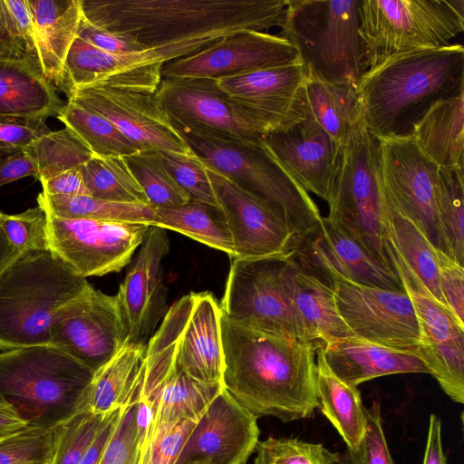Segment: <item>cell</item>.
<instances>
[{
    "label": "cell",
    "mask_w": 464,
    "mask_h": 464,
    "mask_svg": "<svg viewBox=\"0 0 464 464\" xmlns=\"http://www.w3.org/2000/svg\"><path fill=\"white\" fill-rule=\"evenodd\" d=\"M288 0H81L92 24L128 34L164 63L235 33L282 27Z\"/></svg>",
    "instance_id": "1"
},
{
    "label": "cell",
    "mask_w": 464,
    "mask_h": 464,
    "mask_svg": "<svg viewBox=\"0 0 464 464\" xmlns=\"http://www.w3.org/2000/svg\"><path fill=\"white\" fill-rule=\"evenodd\" d=\"M223 388L256 416L283 422L313 416L318 342L256 330L221 317Z\"/></svg>",
    "instance_id": "2"
},
{
    "label": "cell",
    "mask_w": 464,
    "mask_h": 464,
    "mask_svg": "<svg viewBox=\"0 0 464 464\" xmlns=\"http://www.w3.org/2000/svg\"><path fill=\"white\" fill-rule=\"evenodd\" d=\"M464 87V48L450 44L388 58L358 80L366 128L376 139L408 135L437 100Z\"/></svg>",
    "instance_id": "3"
},
{
    "label": "cell",
    "mask_w": 464,
    "mask_h": 464,
    "mask_svg": "<svg viewBox=\"0 0 464 464\" xmlns=\"http://www.w3.org/2000/svg\"><path fill=\"white\" fill-rule=\"evenodd\" d=\"M89 285L50 249L21 252L0 274V352L50 343L58 311Z\"/></svg>",
    "instance_id": "4"
},
{
    "label": "cell",
    "mask_w": 464,
    "mask_h": 464,
    "mask_svg": "<svg viewBox=\"0 0 464 464\" xmlns=\"http://www.w3.org/2000/svg\"><path fill=\"white\" fill-rule=\"evenodd\" d=\"M92 376L51 343L0 352V397L29 425L53 427L83 411Z\"/></svg>",
    "instance_id": "5"
},
{
    "label": "cell",
    "mask_w": 464,
    "mask_h": 464,
    "mask_svg": "<svg viewBox=\"0 0 464 464\" xmlns=\"http://www.w3.org/2000/svg\"><path fill=\"white\" fill-rule=\"evenodd\" d=\"M198 159L276 208L288 222L296 244L313 234L320 211L305 191L262 147L215 135L177 130Z\"/></svg>",
    "instance_id": "6"
},
{
    "label": "cell",
    "mask_w": 464,
    "mask_h": 464,
    "mask_svg": "<svg viewBox=\"0 0 464 464\" xmlns=\"http://www.w3.org/2000/svg\"><path fill=\"white\" fill-rule=\"evenodd\" d=\"M360 0H288L279 34L305 69L323 79L356 85L367 71L359 34Z\"/></svg>",
    "instance_id": "7"
},
{
    "label": "cell",
    "mask_w": 464,
    "mask_h": 464,
    "mask_svg": "<svg viewBox=\"0 0 464 464\" xmlns=\"http://www.w3.org/2000/svg\"><path fill=\"white\" fill-rule=\"evenodd\" d=\"M358 13L366 70L448 45L464 31V0H360Z\"/></svg>",
    "instance_id": "8"
},
{
    "label": "cell",
    "mask_w": 464,
    "mask_h": 464,
    "mask_svg": "<svg viewBox=\"0 0 464 464\" xmlns=\"http://www.w3.org/2000/svg\"><path fill=\"white\" fill-rule=\"evenodd\" d=\"M328 206L326 218L330 221L379 262L394 270L386 250L382 223L378 140L366 127L343 147Z\"/></svg>",
    "instance_id": "9"
},
{
    "label": "cell",
    "mask_w": 464,
    "mask_h": 464,
    "mask_svg": "<svg viewBox=\"0 0 464 464\" xmlns=\"http://www.w3.org/2000/svg\"><path fill=\"white\" fill-rule=\"evenodd\" d=\"M155 97L178 129L254 143L275 128L229 97L211 78H162Z\"/></svg>",
    "instance_id": "10"
},
{
    "label": "cell",
    "mask_w": 464,
    "mask_h": 464,
    "mask_svg": "<svg viewBox=\"0 0 464 464\" xmlns=\"http://www.w3.org/2000/svg\"><path fill=\"white\" fill-rule=\"evenodd\" d=\"M291 253L276 258L233 259L220 304L222 315L241 326L306 341L283 275Z\"/></svg>",
    "instance_id": "11"
},
{
    "label": "cell",
    "mask_w": 464,
    "mask_h": 464,
    "mask_svg": "<svg viewBox=\"0 0 464 464\" xmlns=\"http://www.w3.org/2000/svg\"><path fill=\"white\" fill-rule=\"evenodd\" d=\"M317 266L330 278L338 313L354 336L388 348L416 352L420 327L405 290L357 284L327 265Z\"/></svg>",
    "instance_id": "12"
},
{
    "label": "cell",
    "mask_w": 464,
    "mask_h": 464,
    "mask_svg": "<svg viewBox=\"0 0 464 464\" xmlns=\"http://www.w3.org/2000/svg\"><path fill=\"white\" fill-rule=\"evenodd\" d=\"M377 140L380 179L385 196L436 249L444 252L436 206L440 168L420 150L411 134Z\"/></svg>",
    "instance_id": "13"
},
{
    "label": "cell",
    "mask_w": 464,
    "mask_h": 464,
    "mask_svg": "<svg viewBox=\"0 0 464 464\" xmlns=\"http://www.w3.org/2000/svg\"><path fill=\"white\" fill-rule=\"evenodd\" d=\"M46 214L49 249L84 278L121 271L130 262L150 227L143 223Z\"/></svg>",
    "instance_id": "14"
},
{
    "label": "cell",
    "mask_w": 464,
    "mask_h": 464,
    "mask_svg": "<svg viewBox=\"0 0 464 464\" xmlns=\"http://www.w3.org/2000/svg\"><path fill=\"white\" fill-rule=\"evenodd\" d=\"M128 330L115 295L91 285L57 313L50 343L93 373L125 344Z\"/></svg>",
    "instance_id": "15"
},
{
    "label": "cell",
    "mask_w": 464,
    "mask_h": 464,
    "mask_svg": "<svg viewBox=\"0 0 464 464\" xmlns=\"http://www.w3.org/2000/svg\"><path fill=\"white\" fill-rule=\"evenodd\" d=\"M203 165L229 228L233 259L276 258L294 251L296 246L295 235L276 208L205 163Z\"/></svg>",
    "instance_id": "16"
},
{
    "label": "cell",
    "mask_w": 464,
    "mask_h": 464,
    "mask_svg": "<svg viewBox=\"0 0 464 464\" xmlns=\"http://www.w3.org/2000/svg\"><path fill=\"white\" fill-rule=\"evenodd\" d=\"M393 268L414 306L420 343L416 354L441 390L455 402H464V326L437 301L398 259Z\"/></svg>",
    "instance_id": "17"
},
{
    "label": "cell",
    "mask_w": 464,
    "mask_h": 464,
    "mask_svg": "<svg viewBox=\"0 0 464 464\" xmlns=\"http://www.w3.org/2000/svg\"><path fill=\"white\" fill-rule=\"evenodd\" d=\"M68 101L109 120L141 150L195 154L154 93L93 87L76 92Z\"/></svg>",
    "instance_id": "18"
},
{
    "label": "cell",
    "mask_w": 464,
    "mask_h": 464,
    "mask_svg": "<svg viewBox=\"0 0 464 464\" xmlns=\"http://www.w3.org/2000/svg\"><path fill=\"white\" fill-rule=\"evenodd\" d=\"M300 61L295 47L280 34L246 30L201 51L163 64L162 78L218 79Z\"/></svg>",
    "instance_id": "19"
},
{
    "label": "cell",
    "mask_w": 464,
    "mask_h": 464,
    "mask_svg": "<svg viewBox=\"0 0 464 464\" xmlns=\"http://www.w3.org/2000/svg\"><path fill=\"white\" fill-rule=\"evenodd\" d=\"M259 435L257 418L223 388L196 420L174 464H246Z\"/></svg>",
    "instance_id": "20"
},
{
    "label": "cell",
    "mask_w": 464,
    "mask_h": 464,
    "mask_svg": "<svg viewBox=\"0 0 464 464\" xmlns=\"http://www.w3.org/2000/svg\"><path fill=\"white\" fill-rule=\"evenodd\" d=\"M261 145L305 191L329 203L343 146L307 112L294 126L268 133Z\"/></svg>",
    "instance_id": "21"
},
{
    "label": "cell",
    "mask_w": 464,
    "mask_h": 464,
    "mask_svg": "<svg viewBox=\"0 0 464 464\" xmlns=\"http://www.w3.org/2000/svg\"><path fill=\"white\" fill-rule=\"evenodd\" d=\"M163 64L150 49L113 54L76 37L64 61L60 91L67 99L93 87L154 93L162 79Z\"/></svg>",
    "instance_id": "22"
},
{
    "label": "cell",
    "mask_w": 464,
    "mask_h": 464,
    "mask_svg": "<svg viewBox=\"0 0 464 464\" xmlns=\"http://www.w3.org/2000/svg\"><path fill=\"white\" fill-rule=\"evenodd\" d=\"M170 307L176 324L177 365L199 382L222 384V310L216 297L207 291L190 292Z\"/></svg>",
    "instance_id": "23"
},
{
    "label": "cell",
    "mask_w": 464,
    "mask_h": 464,
    "mask_svg": "<svg viewBox=\"0 0 464 464\" xmlns=\"http://www.w3.org/2000/svg\"><path fill=\"white\" fill-rule=\"evenodd\" d=\"M166 230L150 226L139 253L121 282L116 296L126 323L129 343L147 344L162 315L166 289L161 263L169 253Z\"/></svg>",
    "instance_id": "24"
},
{
    "label": "cell",
    "mask_w": 464,
    "mask_h": 464,
    "mask_svg": "<svg viewBox=\"0 0 464 464\" xmlns=\"http://www.w3.org/2000/svg\"><path fill=\"white\" fill-rule=\"evenodd\" d=\"M305 76L304 65L297 61L220 77L217 82L229 97L277 130L304 119Z\"/></svg>",
    "instance_id": "25"
},
{
    "label": "cell",
    "mask_w": 464,
    "mask_h": 464,
    "mask_svg": "<svg viewBox=\"0 0 464 464\" xmlns=\"http://www.w3.org/2000/svg\"><path fill=\"white\" fill-rule=\"evenodd\" d=\"M302 241L308 243L307 249L315 265H327L357 284L404 290L394 270L379 262L326 217H322L315 231Z\"/></svg>",
    "instance_id": "26"
},
{
    "label": "cell",
    "mask_w": 464,
    "mask_h": 464,
    "mask_svg": "<svg viewBox=\"0 0 464 464\" xmlns=\"http://www.w3.org/2000/svg\"><path fill=\"white\" fill-rule=\"evenodd\" d=\"M294 254L285 258L283 275L306 341L326 344L354 336L338 313L332 286L304 271Z\"/></svg>",
    "instance_id": "27"
},
{
    "label": "cell",
    "mask_w": 464,
    "mask_h": 464,
    "mask_svg": "<svg viewBox=\"0 0 464 464\" xmlns=\"http://www.w3.org/2000/svg\"><path fill=\"white\" fill-rule=\"evenodd\" d=\"M322 347L329 367L353 386L391 374L430 373L415 353L388 348L356 336L322 344Z\"/></svg>",
    "instance_id": "28"
},
{
    "label": "cell",
    "mask_w": 464,
    "mask_h": 464,
    "mask_svg": "<svg viewBox=\"0 0 464 464\" xmlns=\"http://www.w3.org/2000/svg\"><path fill=\"white\" fill-rule=\"evenodd\" d=\"M410 134L439 168H464V87L435 101Z\"/></svg>",
    "instance_id": "29"
},
{
    "label": "cell",
    "mask_w": 464,
    "mask_h": 464,
    "mask_svg": "<svg viewBox=\"0 0 464 464\" xmlns=\"http://www.w3.org/2000/svg\"><path fill=\"white\" fill-rule=\"evenodd\" d=\"M305 71L304 111L335 141L344 146L366 127L356 85L332 82L310 69Z\"/></svg>",
    "instance_id": "30"
},
{
    "label": "cell",
    "mask_w": 464,
    "mask_h": 464,
    "mask_svg": "<svg viewBox=\"0 0 464 464\" xmlns=\"http://www.w3.org/2000/svg\"><path fill=\"white\" fill-rule=\"evenodd\" d=\"M65 102L26 58L0 57V115L57 117Z\"/></svg>",
    "instance_id": "31"
},
{
    "label": "cell",
    "mask_w": 464,
    "mask_h": 464,
    "mask_svg": "<svg viewBox=\"0 0 464 464\" xmlns=\"http://www.w3.org/2000/svg\"><path fill=\"white\" fill-rule=\"evenodd\" d=\"M146 344L126 342L119 352L93 373L84 400L83 411L108 415L140 395Z\"/></svg>",
    "instance_id": "32"
},
{
    "label": "cell",
    "mask_w": 464,
    "mask_h": 464,
    "mask_svg": "<svg viewBox=\"0 0 464 464\" xmlns=\"http://www.w3.org/2000/svg\"><path fill=\"white\" fill-rule=\"evenodd\" d=\"M382 223L388 256H394L437 301L448 308L440 284L436 248L411 220L392 205L383 190Z\"/></svg>",
    "instance_id": "33"
},
{
    "label": "cell",
    "mask_w": 464,
    "mask_h": 464,
    "mask_svg": "<svg viewBox=\"0 0 464 464\" xmlns=\"http://www.w3.org/2000/svg\"><path fill=\"white\" fill-rule=\"evenodd\" d=\"M26 1L39 34L42 73L60 91L64 61L82 16L81 0Z\"/></svg>",
    "instance_id": "34"
},
{
    "label": "cell",
    "mask_w": 464,
    "mask_h": 464,
    "mask_svg": "<svg viewBox=\"0 0 464 464\" xmlns=\"http://www.w3.org/2000/svg\"><path fill=\"white\" fill-rule=\"evenodd\" d=\"M315 388L317 408L353 450L359 446L366 429V408L361 392L340 379L329 367L322 345L316 351Z\"/></svg>",
    "instance_id": "35"
},
{
    "label": "cell",
    "mask_w": 464,
    "mask_h": 464,
    "mask_svg": "<svg viewBox=\"0 0 464 464\" xmlns=\"http://www.w3.org/2000/svg\"><path fill=\"white\" fill-rule=\"evenodd\" d=\"M155 224L185 235L234 257L231 235L220 208L190 199L176 207L154 208Z\"/></svg>",
    "instance_id": "36"
},
{
    "label": "cell",
    "mask_w": 464,
    "mask_h": 464,
    "mask_svg": "<svg viewBox=\"0 0 464 464\" xmlns=\"http://www.w3.org/2000/svg\"><path fill=\"white\" fill-rule=\"evenodd\" d=\"M38 206L48 214L64 218L155 224L154 208L142 203L109 201L92 196H49L41 192Z\"/></svg>",
    "instance_id": "37"
},
{
    "label": "cell",
    "mask_w": 464,
    "mask_h": 464,
    "mask_svg": "<svg viewBox=\"0 0 464 464\" xmlns=\"http://www.w3.org/2000/svg\"><path fill=\"white\" fill-rule=\"evenodd\" d=\"M96 158L126 157L141 150L103 116L67 101L57 116Z\"/></svg>",
    "instance_id": "38"
},
{
    "label": "cell",
    "mask_w": 464,
    "mask_h": 464,
    "mask_svg": "<svg viewBox=\"0 0 464 464\" xmlns=\"http://www.w3.org/2000/svg\"><path fill=\"white\" fill-rule=\"evenodd\" d=\"M437 214L444 253L464 264V168L439 169Z\"/></svg>",
    "instance_id": "39"
},
{
    "label": "cell",
    "mask_w": 464,
    "mask_h": 464,
    "mask_svg": "<svg viewBox=\"0 0 464 464\" xmlns=\"http://www.w3.org/2000/svg\"><path fill=\"white\" fill-rule=\"evenodd\" d=\"M24 150L34 161L41 183L67 170L82 168L94 157L67 127L37 138Z\"/></svg>",
    "instance_id": "40"
},
{
    "label": "cell",
    "mask_w": 464,
    "mask_h": 464,
    "mask_svg": "<svg viewBox=\"0 0 464 464\" xmlns=\"http://www.w3.org/2000/svg\"><path fill=\"white\" fill-rule=\"evenodd\" d=\"M81 170L85 185L94 198L122 203L149 204L124 157H93L82 165Z\"/></svg>",
    "instance_id": "41"
},
{
    "label": "cell",
    "mask_w": 464,
    "mask_h": 464,
    "mask_svg": "<svg viewBox=\"0 0 464 464\" xmlns=\"http://www.w3.org/2000/svg\"><path fill=\"white\" fill-rule=\"evenodd\" d=\"M124 159L153 208L180 206L191 199L166 169L158 151L141 150Z\"/></svg>",
    "instance_id": "42"
},
{
    "label": "cell",
    "mask_w": 464,
    "mask_h": 464,
    "mask_svg": "<svg viewBox=\"0 0 464 464\" xmlns=\"http://www.w3.org/2000/svg\"><path fill=\"white\" fill-rule=\"evenodd\" d=\"M253 464H344L343 456L322 443L270 436L259 440Z\"/></svg>",
    "instance_id": "43"
},
{
    "label": "cell",
    "mask_w": 464,
    "mask_h": 464,
    "mask_svg": "<svg viewBox=\"0 0 464 464\" xmlns=\"http://www.w3.org/2000/svg\"><path fill=\"white\" fill-rule=\"evenodd\" d=\"M111 414L97 415L89 411H79L57 425L49 464H79L85 450Z\"/></svg>",
    "instance_id": "44"
},
{
    "label": "cell",
    "mask_w": 464,
    "mask_h": 464,
    "mask_svg": "<svg viewBox=\"0 0 464 464\" xmlns=\"http://www.w3.org/2000/svg\"><path fill=\"white\" fill-rule=\"evenodd\" d=\"M56 427L29 425L0 440V464H49Z\"/></svg>",
    "instance_id": "45"
},
{
    "label": "cell",
    "mask_w": 464,
    "mask_h": 464,
    "mask_svg": "<svg viewBox=\"0 0 464 464\" xmlns=\"http://www.w3.org/2000/svg\"><path fill=\"white\" fill-rule=\"evenodd\" d=\"M159 155L177 183L196 199L219 208L217 195L198 157L171 151H158Z\"/></svg>",
    "instance_id": "46"
},
{
    "label": "cell",
    "mask_w": 464,
    "mask_h": 464,
    "mask_svg": "<svg viewBox=\"0 0 464 464\" xmlns=\"http://www.w3.org/2000/svg\"><path fill=\"white\" fill-rule=\"evenodd\" d=\"M0 225L18 251L49 249L47 214L40 206L14 215L2 212Z\"/></svg>",
    "instance_id": "47"
},
{
    "label": "cell",
    "mask_w": 464,
    "mask_h": 464,
    "mask_svg": "<svg viewBox=\"0 0 464 464\" xmlns=\"http://www.w3.org/2000/svg\"><path fill=\"white\" fill-rule=\"evenodd\" d=\"M344 464H394L383 430L381 404L373 401L366 408V429L363 437L353 450L346 449Z\"/></svg>",
    "instance_id": "48"
},
{
    "label": "cell",
    "mask_w": 464,
    "mask_h": 464,
    "mask_svg": "<svg viewBox=\"0 0 464 464\" xmlns=\"http://www.w3.org/2000/svg\"><path fill=\"white\" fill-rule=\"evenodd\" d=\"M5 24L11 34L20 43L26 58L42 72V53L39 34L26 0H1Z\"/></svg>",
    "instance_id": "49"
},
{
    "label": "cell",
    "mask_w": 464,
    "mask_h": 464,
    "mask_svg": "<svg viewBox=\"0 0 464 464\" xmlns=\"http://www.w3.org/2000/svg\"><path fill=\"white\" fill-rule=\"evenodd\" d=\"M138 398L121 410L115 430L99 464H136Z\"/></svg>",
    "instance_id": "50"
},
{
    "label": "cell",
    "mask_w": 464,
    "mask_h": 464,
    "mask_svg": "<svg viewBox=\"0 0 464 464\" xmlns=\"http://www.w3.org/2000/svg\"><path fill=\"white\" fill-rule=\"evenodd\" d=\"M196 420L156 429L153 438L136 464H174Z\"/></svg>",
    "instance_id": "51"
},
{
    "label": "cell",
    "mask_w": 464,
    "mask_h": 464,
    "mask_svg": "<svg viewBox=\"0 0 464 464\" xmlns=\"http://www.w3.org/2000/svg\"><path fill=\"white\" fill-rule=\"evenodd\" d=\"M44 118L0 115V157L20 150L52 130Z\"/></svg>",
    "instance_id": "52"
},
{
    "label": "cell",
    "mask_w": 464,
    "mask_h": 464,
    "mask_svg": "<svg viewBox=\"0 0 464 464\" xmlns=\"http://www.w3.org/2000/svg\"><path fill=\"white\" fill-rule=\"evenodd\" d=\"M440 288L450 313L464 326V269L444 252L436 249Z\"/></svg>",
    "instance_id": "53"
},
{
    "label": "cell",
    "mask_w": 464,
    "mask_h": 464,
    "mask_svg": "<svg viewBox=\"0 0 464 464\" xmlns=\"http://www.w3.org/2000/svg\"><path fill=\"white\" fill-rule=\"evenodd\" d=\"M77 37L113 54H129L149 50L128 34L111 32L89 23L82 16Z\"/></svg>",
    "instance_id": "54"
},
{
    "label": "cell",
    "mask_w": 464,
    "mask_h": 464,
    "mask_svg": "<svg viewBox=\"0 0 464 464\" xmlns=\"http://www.w3.org/2000/svg\"><path fill=\"white\" fill-rule=\"evenodd\" d=\"M29 176L38 179V170L24 149L0 158V188Z\"/></svg>",
    "instance_id": "55"
},
{
    "label": "cell",
    "mask_w": 464,
    "mask_h": 464,
    "mask_svg": "<svg viewBox=\"0 0 464 464\" xmlns=\"http://www.w3.org/2000/svg\"><path fill=\"white\" fill-rule=\"evenodd\" d=\"M41 184L42 192L49 196H91L81 168L63 172Z\"/></svg>",
    "instance_id": "56"
},
{
    "label": "cell",
    "mask_w": 464,
    "mask_h": 464,
    "mask_svg": "<svg viewBox=\"0 0 464 464\" xmlns=\"http://www.w3.org/2000/svg\"><path fill=\"white\" fill-rule=\"evenodd\" d=\"M121 410L112 412L85 450L79 464H99L115 430Z\"/></svg>",
    "instance_id": "57"
},
{
    "label": "cell",
    "mask_w": 464,
    "mask_h": 464,
    "mask_svg": "<svg viewBox=\"0 0 464 464\" xmlns=\"http://www.w3.org/2000/svg\"><path fill=\"white\" fill-rule=\"evenodd\" d=\"M422 464H449L442 445L441 420L434 413L430 416Z\"/></svg>",
    "instance_id": "58"
},
{
    "label": "cell",
    "mask_w": 464,
    "mask_h": 464,
    "mask_svg": "<svg viewBox=\"0 0 464 464\" xmlns=\"http://www.w3.org/2000/svg\"><path fill=\"white\" fill-rule=\"evenodd\" d=\"M29 426L17 411L0 397V440Z\"/></svg>",
    "instance_id": "59"
},
{
    "label": "cell",
    "mask_w": 464,
    "mask_h": 464,
    "mask_svg": "<svg viewBox=\"0 0 464 464\" xmlns=\"http://www.w3.org/2000/svg\"><path fill=\"white\" fill-rule=\"evenodd\" d=\"M0 57L24 58L20 43L11 34L4 17L0 0Z\"/></svg>",
    "instance_id": "60"
},
{
    "label": "cell",
    "mask_w": 464,
    "mask_h": 464,
    "mask_svg": "<svg viewBox=\"0 0 464 464\" xmlns=\"http://www.w3.org/2000/svg\"><path fill=\"white\" fill-rule=\"evenodd\" d=\"M2 211H0V216ZM6 238L0 225V274L20 255Z\"/></svg>",
    "instance_id": "61"
}]
</instances>
